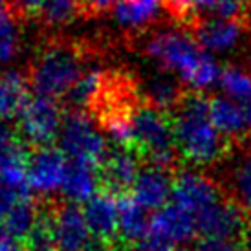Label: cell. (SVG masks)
<instances>
[{"label":"cell","mask_w":251,"mask_h":251,"mask_svg":"<svg viewBox=\"0 0 251 251\" xmlns=\"http://www.w3.org/2000/svg\"><path fill=\"white\" fill-rule=\"evenodd\" d=\"M108 141L99 132L92 118L83 112H68L59 134V151L72 161L98 169L108 152Z\"/></svg>","instance_id":"obj_5"},{"label":"cell","mask_w":251,"mask_h":251,"mask_svg":"<svg viewBox=\"0 0 251 251\" xmlns=\"http://www.w3.org/2000/svg\"><path fill=\"white\" fill-rule=\"evenodd\" d=\"M178 251H187V250H178Z\"/></svg>","instance_id":"obj_41"},{"label":"cell","mask_w":251,"mask_h":251,"mask_svg":"<svg viewBox=\"0 0 251 251\" xmlns=\"http://www.w3.org/2000/svg\"><path fill=\"white\" fill-rule=\"evenodd\" d=\"M24 248H26V251H57L48 203H44L42 207L37 205L35 227L31 229L29 237L24 240Z\"/></svg>","instance_id":"obj_26"},{"label":"cell","mask_w":251,"mask_h":251,"mask_svg":"<svg viewBox=\"0 0 251 251\" xmlns=\"http://www.w3.org/2000/svg\"><path fill=\"white\" fill-rule=\"evenodd\" d=\"M151 233L167 240L169 244H187L189 240L198 235L196 233L195 218L183 209L173 205H165L163 209L156 211L151 220Z\"/></svg>","instance_id":"obj_15"},{"label":"cell","mask_w":251,"mask_h":251,"mask_svg":"<svg viewBox=\"0 0 251 251\" xmlns=\"http://www.w3.org/2000/svg\"><path fill=\"white\" fill-rule=\"evenodd\" d=\"M169 116L181 160L198 167H209L227 156L231 149L229 140L224 138L213 125L209 99L203 94L187 90Z\"/></svg>","instance_id":"obj_1"},{"label":"cell","mask_w":251,"mask_h":251,"mask_svg":"<svg viewBox=\"0 0 251 251\" xmlns=\"http://www.w3.org/2000/svg\"><path fill=\"white\" fill-rule=\"evenodd\" d=\"M0 251H26L24 242L11 237V235L4 229L2 224H0Z\"/></svg>","instance_id":"obj_34"},{"label":"cell","mask_w":251,"mask_h":251,"mask_svg":"<svg viewBox=\"0 0 251 251\" xmlns=\"http://www.w3.org/2000/svg\"><path fill=\"white\" fill-rule=\"evenodd\" d=\"M21 48V35L11 13L0 11V68L13 61Z\"/></svg>","instance_id":"obj_27"},{"label":"cell","mask_w":251,"mask_h":251,"mask_svg":"<svg viewBox=\"0 0 251 251\" xmlns=\"http://www.w3.org/2000/svg\"><path fill=\"white\" fill-rule=\"evenodd\" d=\"M17 140H19L17 132H13L7 125H0V154L4 152L6 149H9Z\"/></svg>","instance_id":"obj_35"},{"label":"cell","mask_w":251,"mask_h":251,"mask_svg":"<svg viewBox=\"0 0 251 251\" xmlns=\"http://www.w3.org/2000/svg\"><path fill=\"white\" fill-rule=\"evenodd\" d=\"M118 238L123 244L136 246L149 235V229H151V220L147 216V209H143L128 195L118 198Z\"/></svg>","instance_id":"obj_18"},{"label":"cell","mask_w":251,"mask_h":251,"mask_svg":"<svg viewBox=\"0 0 251 251\" xmlns=\"http://www.w3.org/2000/svg\"><path fill=\"white\" fill-rule=\"evenodd\" d=\"M81 2V9L86 15H101L110 11L118 6L121 0H79Z\"/></svg>","instance_id":"obj_32"},{"label":"cell","mask_w":251,"mask_h":251,"mask_svg":"<svg viewBox=\"0 0 251 251\" xmlns=\"http://www.w3.org/2000/svg\"><path fill=\"white\" fill-rule=\"evenodd\" d=\"M35 222H37V203H33L31 198L17 203L13 209L4 216V220H0V224L4 226V229L11 237L21 240V242H24L29 237L31 229L35 227Z\"/></svg>","instance_id":"obj_23"},{"label":"cell","mask_w":251,"mask_h":251,"mask_svg":"<svg viewBox=\"0 0 251 251\" xmlns=\"http://www.w3.org/2000/svg\"><path fill=\"white\" fill-rule=\"evenodd\" d=\"M191 28L195 41L202 50L207 53H226L242 42L248 22L229 19H196Z\"/></svg>","instance_id":"obj_11"},{"label":"cell","mask_w":251,"mask_h":251,"mask_svg":"<svg viewBox=\"0 0 251 251\" xmlns=\"http://www.w3.org/2000/svg\"><path fill=\"white\" fill-rule=\"evenodd\" d=\"M29 79L19 70L0 74V125L19 118L29 101Z\"/></svg>","instance_id":"obj_16"},{"label":"cell","mask_w":251,"mask_h":251,"mask_svg":"<svg viewBox=\"0 0 251 251\" xmlns=\"http://www.w3.org/2000/svg\"><path fill=\"white\" fill-rule=\"evenodd\" d=\"M66 156L57 149H33L28 156V181L37 193L50 195L63 187L66 176Z\"/></svg>","instance_id":"obj_12"},{"label":"cell","mask_w":251,"mask_h":251,"mask_svg":"<svg viewBox=\"0 0 251 251\" xmlns=\"http://www.w3.org/2000/svg\"><path fill=\"white\" fill-rule=\"evenodd\" d=\"M132 130L134 151L140 154L141 160H147L152 167L173 173L180 154L167 112L158 110L143 101L132 116Z\"/></svg>","instance_id":"obj_4"},{"label":"cell","mask_w":251,"mask_h":251,"mask_svg":"<svg viewBox=\"0 0 251 251\" xmlns=\"http://www.w3.org/2000/svg\"><path fill=\"white\" fill-rule=\"evenodd\" d=\"M209 114L211 121L216 126V130L222 134L224 138H235L244 134L248 128L246 125V116L242 105L229 98H211L209 99Z\"/></svg>","instance_id":"obj_21"},{"label":"cell","mask_w":251,"mask_h":251,"mask_svg":"<svg viewBox=\"0 0 251 251\" xmlns=\"http://www.w3.org/2000/svg\"><path fill=\"white\" fill-rule=\"evenodd\" d=\"M196 11H200V15H207V19L248 22L242 0H196Z\"/></svg>","instance_id":"obj_28"},{"label":"cell","mask_w":251,"mask_h":251,"mask_svg":"<svg viewBox=\"0 0 251 251\" xmlns=\"http://www.w3.org/2000/svg\"><path fill=\"white\" fill-rule=\"evenodd\" d=\"M96 171L98 169L86 163H79V161L68 163L63 181V193L70 202L86 203L96 196V191L101 185L99 175H96Z\"/></svg>","instance_id":"obj_19"},{"label":"cell","mask_w":251,"mask_h":251,"mask_svg":"<svg viewBox=\"0 0 251 251\" xmlns=\"http://www.w3.org/2000/svg\"><path fill=\"white\" fill-rule=\"evenodd\" d=\"M83 13L79 0H46L39 9V19L44 26L50 28H63Z\"/></svg>","instance_id":"obj_25"},{"label":"cell","mask_w":251,"mask_h":251,"mask_svg":"<svg viewBox=\"0 0 251 251\" xmlns=\"http://www.w3.org/2000/svg\"><path fill=\"white\" fill-rule=\"evenodd\" d=\"M84 70L86 50L75 42L53 39L42 46L29 66V86L42 98H66Z\"/></svg>","instance_id":"obj_3"},{"label":"cell","mask_w":251,"mask_h":251,"mask_svg":"<svg viewBox=\"0 0 251 251\" xmlns=\"http://www.w3.org/2000/svg\"><path fill=\"white\" fill-rule=\"evenodd\" d=\"M165 9L175 21L183 24H193L198 19L196 0H165Z\"/></svg>","instance_id":"obj_30"},{"label":"cell","mask_w":251,"mask_h":251,"mask_svg":"<svg viewBox=\"0 0 251 251\" xmlns=\"http://www.w3.org/2000/svg\"><path fill=\"white\" fill-rule=\"evenodd\" d=\"M185 92L187 90L181 86L180 81H176L167 72H163V74L152 75L143 84V101L154 108L169 114L180 103Z\"/></svg>","instance_id":"obj_20"},{"label":"cell","mask_w":251,"mask_h":251,"mask_svg":"<svg viewBox=\"0 0 251 251\" xmlns=\"http://www.w3.org/2000/svg\"><path fill=\"white\" fill-rule=\"evenodd\" d=\"M86 226L90 229L94 240L105 242V244H114L118 237V198L106 193L96 195L90 202L84 203L83 209Z\"/></svg>","instance_id":"obj_13"},{"label":"cell","mask_w":251,"mask_h":251,"mask_svg":"<svg viewBox=\"0 0 251 251\" xmlns=\"http://www.w3.org/2000/svg\"><path fill=\"white\" fill-rule=\"evenodd\" d=\"M63 119L55 99L35 96L29 99L19 116L17 138L31 151L51 147L53 141L59 140Z\"/></svg>","instance_id":"obj_6"},{"label":"cell","mask_w":251,"mask_h":251,"mask_svg":"<svg viewBox=\"0 0 251 251\" xmlns=\"http://www.w3.org/2000/svg\"><path fill=\"white\" fill-rule=\"evenodd\" d=\"M165 0H121L114 7L116 22L126 31H143L160 19Z\"/></svg>","instance_id":"obj_17"},{"label":"cell","mask_w":251,"mask_h":251,"mask_svg":"<svg viewBox=\"0 0 251 251\" xmlns=\"http://www.w3.org/2000/svg\"><path fill=\"white\" fill-rule=\"evenodd\" d=\"M90 251H121V250L114 248V244H105V242H99V244L92 246Z\"/></svg>","instance_id":"obj_36"},{"label":"cell","mask_w":251,"mask_h":251,"mask_svg":"<svg viewBox=\"0 0 251 251\" xmlns=\"http://www.w3.org/2000/svg\"><path fill=\"white\" fill-rule=\"evenodd\" d=\"M242 2H248V4H251V0H242Z\"/></svg>","instance_id":"obj_40"},{"label":"cell","mask_w":251,"mask_h":251,"mask_svg":"<svg viewBox=\"0 0 251 251\" xmlns=\"http://www.w3.org/2000/svg\"><path fill=\"white\" fill-rule=\"evenodd\" d=\"M173 203L198 218L226 198L220 183L198 171H180L173 178Z\"/></svg>","instance_id":"obj_7"},{"label":"cell","mask_w":251,"mask_h":251,"mask_svg":"<svg viewBox=\"0 0 251 251\" xmlns=\"http://www.w3.org/2000/svg\"><path fill=\"white\" fill-rule=\"evenodd\" d=\"M248 237H251V218H250V226H248Z\"/></svg>","instance_id":"obj_39"},{"label":"cell","mask_w":251,"mask_h":251,"mask_svg":"<svg viewBox=\"0 0 251 251\" xmlns=\"http://www.w3.org/2000/svg\"><path fill=\"white\" fill-rule=\"evenodd\" d=\"M244 108V116H246V125H248V130H251V101L250 103H246L242 105Z\"/></svg>","instance_id":"obj_37"},{"label":"cell","mask_w":251,"mask_h":251,"mask_svg":"<svg viewBox=\"0 0 251 251\" xmlns=\"http://www.w3.org/2000/svg\"><path fill=\"white\" fill-rule=\"evenodd\" d=\"M103 74H105V70H101L98 66H92V64L83 72L81 79L64 98V105L68 106V112H83L90 106L99 86H101Z\"/></svg>","instance_id":"obj_22"},{"label":"cell","mask_w":251,"mask_h":251,"mask_svg":"<svg viewBox=\"0 0 251 251\" xmlns=\"http://www.w3.org/2000/svg\"><path fill=\"white\" fill-rule=\"evenodd\" d=\"M134 251H175V246L149 231V235L134 246Z\"/></svg>","instance_id":"obj_31"},{"label":"cell","mask_w":251,"mask_h":251,"mask_svg":"<svg viewBox=\"0 0 251 251\" xmlns=\"http://www.w3.org/2000/svg\"><path fill=\"white\" fill-rule=\"evenodd\" d=\"M46 0H7L9 9L13 13L21 15V17H28V15L39 13V9L42 7Z\"/></svg>","instance_id":"obj_33"},{"label":"cell","mask_w":251,"mask_h":251,"mask_svg":"<svg viewBox=\"0 0 251 251\" xmlns=\"http://www.w3.org/2000/svg\"><path fill=\"white\" fill-rule=\"evenodd\" d=\"M145 51L163 72L178 75L191 92L202 94L220 81V64L187 31H160L149 39Z\"/></svg>","instance_id":"obj_2"},{"label":"cell","mask_w":251,"mask_h":251,"mask_svg":"<svg viewBox=\"0 0 251 251\" xmlns=\"http://www.w3.org/2000/svg\"><path fill=\"white\" fill-rule=\"evenodd\" d=\"M4 9H9V4H7V0H0V11H4Z\"/></svg>","instance_id":"obj_38"},{"label":"cell","mask_w":251,"mask_h":251,"mask_svg":"<svg viewBox=\"0 0 251 251\" xmlns=\"http://www.w3.org/2000/svg\"><path fill=\"white\" fill-rule=\"evenodd\" d=\"M250 251H251V250H250Z\"/></svg>","instance_id":"obj_42"},{"label":"cell","mask_w":251,"mask_h":251,"mask_svg":"<svg viewBox=\"0 0 251 251\" xmlns=\"http://www.w3.org/2000/svg\"><path fill=\"white\" fill-rule=\"evenodd\" d=\"M48 205L57 251H90L94 237L77 203L48 202Z\"/></svg>","instance_id":"obj_10"},{"label":"cell","mask_w":251,"mask_h":251,"mask_svg":"<svg viewBox=\"0 0 251 251\" xmlns=\"http://www.w3.org/2000/svg\"><path fill=\"white\" fill-rule=\"evenodd\" d=\"M140 161L141 156L134 149L110 145L105 160L98 167L99 183L105 189L106 195L121 198L126 196L128 191H132L141 171Z\"/></svg>","instance_id":"obj_9"},{"label":"cell","mask_w":251,"mask_h":251,"mask_svg":"<svg viewBox=\"0 0 251 251\" xmlns=\"http://www.w3.org/2000/svg\"><path fill=\"white\" fill-rule=\"evenodd\" d=\"M171 195H173V178L169 171L152 165L141 169L132 187V198L143 209H163Z\"/></svg>","instance_id":"obj_14"},{"label":"cell","mask_w":251,"mask_h":251,"mask_svg":"<svg viewBox=\"0 0 251 251\" xmlns=\"http://www.w3.org/2000/svg\"><path fill=\"white\" fill-rule=\"evenodd\" d=\"M218 83L220 88L227 94V98L233 101H242L244 105L251 101V70L244 66L229 64L222 68Z\"/></svg>","instance_id":"obj_24"},{"label":"cell","mask_w":251,"mask_h":251,"mask_svg":"<svg viewBox=\"0 0 251 251\" xmlns=\"http://www.w3.org/2000/svg\"><path fill=\"white\" fill-rule=\"evenodd\" d=\"M246 240L227 237H200L196 251H246Z\"/></svg>","instance_id":"obj_29"},{"label":"cell","mask_w":251,"mask_h":251,"mask_svg":"<svg viewBox=\"0 0 251 251\" xmlns=\"http://www.w3.org/2000/svg\"><path fill=\"white\" fill-rule=\"evenodd\" d=\"M222 187L226 198L235 202L251 218V134H244L224 158Z\"/></svg>","instance_id":"obj_8"}]
</instances>
